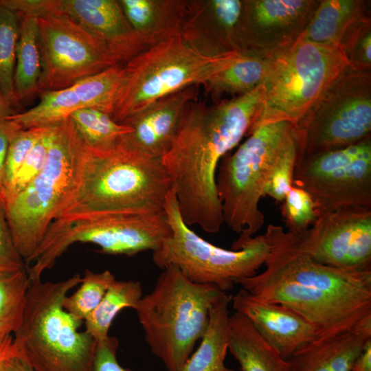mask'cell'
Wrapping results in <instances>:
<instances>
[{
    "label": "cell",
    "mask_w": 371,
    "mask_h": 371,
    "mask_svg": "<svg viewBox=\"0 0 371 371\" xmlns=\"http://www.w3.org/2000/svg\"><path fill=\"white\" fill-rule=\"evenodd\" d=\"M265 269L237 282L256 299L295 311L330 336L371 326V269L326 265L301 251L291 232L269 224Z\"/></svg>",
    "instance_id": "6da1fadb"
},
{
    "label": "cell",
    "mask_w": 371,
    "mask_h": 371,
    "mask_svg": "<svg viewBox=\"0 0 371 371\" xmlns=\"http://www.w3.org/2000/svg\"><path fill=\"white\" fill-rule=\"evenodd\" d=\"M263 87L207 105L194 100L186 107L167 153L161 159L188 225L207 233L223 225L216 174L222 158L247 136L262 100Z\"/></svg>",
    "instance_id": "7a4b0ae2"
},
{
    "label": "cell",
    "mask_w": 371,
    "mask_h": 371,
    "mask_svg": "<svg viewBox=\"0 0 371 371\" xmlns=\"http://www.w3.org/2000/svg\"><path fill=\"white\" fill-rule=\"evenodd\" d=\"M172 188L161 159L140 153L123 138L104 148L85 143L78 182L55 219L160 213Z\"/></svg>",
    "instance_id": "3957f363"
},
{
    "label": "cell",
    "mask_w": 371,
    "mask_h": 371,
    "mask_svg": "<svg viewBox=\"0 0 371 371\" xmlns=\"http://www.w3.org/2000/svg\"><path fill=\"white\" fill-rule=\"evenodd\" d=\"M298 142L296 126L278 122L259 126L234 153L221 160L216 189L223 223L239 236L232 250H239L262 228L265 215L259 208L274 168Z\"/></svg>",
    "instance_id": "277c9868"
},
{
    "label": "cell",
    "mask_w": 371,
    "mask_h": 371,
    "mask_svg": "<svg viewBox=\"0 0 371 371\" xmlns=\"http://www.w3.org/2000/svg\"><path fill=\"white\" fill-rule=\"evenodd\" d=\"M81 280L75 274L57 282H30L12 345L34 371H91L96 341L78 331L83 321L63 307L68 291Z\"/></svg>",
    "instance_id": "5b68a950"
},
{
    "label": "cell",
    "mask_w": 371,
    "mask_h": 371,
    "mask_svg": "<svg viewBox=\"0 0 371 371\" xmlns=\"http://www.w3.org/2000/svg\"><path fill=\"white\" fill-rule=\"evenodd\" d=\"M223 291L188 279L175 266L163 269L135 311L151 352L167 371H181L204 335L211 306Z\"/></svg>",
    "instance_id": "8992f818"
},
{
    "label": "cell",
    "mask_w": 371,
    "mask_h": 371,
    "mask_svg": "<svg viewBox=\"0 0 371 371\" xmlns=\"http://www.w3.org/2000/svg\"><path fill=\"white\" fill-rule=\"evenodd\" d=\"M84 150L85 143L70 117L56 124L43 168L5 203L9 228L26 267L76 186Z\"/></svg>",
    "instance_id": "52a82bcc"
},
{
    "label": "cell",
    "mask_w": 371,
    "mask_h": 371,
    "mask_svg": "<svg viewBox=\"0 0 371 371\" xmlns=\"http://www.w3.org/2000/svg\"><path fill=\"white\" fill-rule=\"evenodd\" d=\"M238 53H208L182 33L146 48L124 65L111 117L122 123L163 97L203 85Z\"/></svg>",
    "instance_id": "ba28073f"
},
{
    "label": "cell",
    "mask_w": 371,
    "mask_h": 371,
    "mask_svg": "<svg viewBox=\"0 0 371 371\" xmlns=\"http://www.w3.org/2000/svg\"><path fill=\"white\" fill-rule=\"evenodd\" d=\"M348 65L339 47L303 40L271 56L261 105L247 136L271 123L285 121L296 126Z\"/></svg>",
    "instance_id": "9c48e42d"
},
{
    "label": "cell",
    "mask_w": 371,
    "mask_h": 371,
    "mask_svg": "<svg viewBox=\"0 0 371 371\" xmlns=\"http://www.w3.org/2000/svg\"><path fill=\"white\" fill-rule=\"evenodd\" d=\"M171 229L164 212L150 214H107L54 219L27 265L30 282L76 243H93L100 252L133 256L158 249Z\"/></svg>",
    "instance_id": "30bf717a"
},
{
    "label": "cell",
    "mask_w": 371,
    "mask_h": 371,
    "mask_svg": "<svg viewBox=\"0 0 371 371\" xmlns=\"http://www.w3.org/2000/svg\"><path fill=\"white\" fill-rule=\"evenodd\" d=\"M164 210L171 234L153 252L157 267L175 266L190 281L227 292L264 265L269 253L265 234L254 236L239 250H228L206 241L190 228L180 214L173 188L166 196Z\"/></svg>",
    "instance_id": "8fae6325"
},
{
    "label": "cell",
    "mask_w": 371,
    "mask_h": 371,
    "mask_svg": "<svg viewBox=\"0 0 371 371\" xmlns=\"http://www.w3.org/2000/svg\"><path fill=\"white\" fill-rule=\"evenodd\" d=\"M296 128L297 161L370 137L371 71L348 65L311 106Z\"/></svg>",
    "instance_id": "7c38bea8"
},
{
    "label": "cell",
    "mask_w": 371,
    "mask_h": 371,
    "mask_svg": "<svg viewBox=\"0 0 371 371\" xmlns=\"http://www.w3.org/2000/svg\"><path fill=\"white\" fill-rule=\"evenodd\" d=\"M293 185L308 194L317 216L344 207L371 208V137L302 157L295 169Z\"/></svg>",
    "instance_id": "4fadbf2b"
},
{
    "label": "cell",
    "mask_w": 371,
    "mask_h": 371,
    "mask_svg": "<svg viewBox=\"0 0 371 371\" xmlns=\"http://www.w3.org/2000/svg\"><path fill=\"white\" fill-rule=\"evenodd\" d=\"M37 25L38 91L62 89L117 65L98 40L68 17L40 16Z\"/></svg>",
    "instance_id": "5bb4252c"
},
{
    "label": "cell",
    "mask_w": 371,
    "mask_h": 371,
    "mask_svg": "<svg viewBox=\"0 0 371 371\" xmlns=\"http://www.w3.org/2000/svg\"><path fill=\"white\" fill-rule=\"evenodd\" d=\"M292 234L300 249L316 262L344 269H371V208L328 212L317 216L306 230Z\"/></svg>",
    "instance_id": "9a60e30c"
},
{
    "label": "cell",
    "mask_w": 371,
    "mask_h": 371,
    "mask_svg": "<svg viewBox=\"0 0 371 371\" xmlns=\"http://www.w3.org/2000/svg\"><path fill=\"white\" fill-rule=\"evenodd\" d=\"M35 17L65 16L76 22L106 49L117 65H124L148 48L116 0H31Z\"/></svg>",
    "instance_id": "2e32d148"
},
{
    "label": "cell",
    "mask_w": 371,
    "mask_h": 371,
    "mask_svg": "<svg viewBox=\"0 0 371 371\" xmlns=\"http://www.w3.org/2000/svg\"><path fill=\"white\" fill-rule=\"evenodd\" d=\"M320 0H244L243 52L269 57L297 41Z\"/></svg>",
    "instance_id": "e0dca14e"
},
{
    "label": "cell",
    "mask_w": 371,
    "mask_h": 371,
    "mask_svg": "<svg viewBox=\"0 0 371 371\" xmlns=\"http://www.w3.org/2000/svg\"><path fill=\"white\" fill-rule=\"evenodd\" d=\"M123 75L124 65H116L68 87L43 91L36 105L8 119L30 128L54 126L82 109H97L111 116Z\"/></svg>",
    "instance_id": "ac0fdd59"
},
{
    "label": "cell",
    "mask_w": 371,
    "mask_h": 371,
    "mask_svg": "<svg viewBox=\"0 0 371 371\" xmlns=\"http://www.w3.org/2000/svg\"><path fill=\"white\" fill-rule=\"evenodd\" d=\"M244 0L188 1L182 34L211 54L243 52Z\"/></svg>",
    "instance_id": "d6986e66"
},
{
    "label": "cell",
    "mask_w": 371,
    "mask_h": 371,
    "mask_svg": "<svg viewBox=\"0 0 371 371\" xmlns=\"http://www.w3.org/2000/svg\"><path fill=\"white\" fill-rule=\"evenodd\" d=\"M232 302L235 312L245 315L284 359L318 337L316 328L295 311L260 301L244 289L232 296Z\"/></svg>",
    "instance_id": "ffe728a7"
},
{
    "label": "cell",
    "mask_w": 371,
    "mask_h": 371,
    "mask_svg": "<svg viewBox=\"0 0 371 371\" xmlns=\"http://www.w3.org/2000/svg\"><path fill=\"white\" fill-rule=\"evenodd\" d=\"M198 93L197 85L184 88L131 116L122 122L132 129L124 141L140 153L161 159L175 137L186 107L197 100Z\"/></svg>",
    "instance_id": "44dd1931"
},
{
    "label": "cell",
    "mask_w": 371,
    "mask_h": 371,
    "mask_svg": "<svg viewBox=\"0 0 371 371\" xmlns=\"http://www.w3.org/2000/svg\"><path fill=\"white\" fill-rule=\"evenodd\" d=\"M371 340V328L319 337L297 350L287 360L291 371H350Z\"/></svg>",
    "instance_id": "7402d4cb"
},
{
    "label": "cell",
    "mask_w": 371,
    "mask_h": 371,
    "mask_svg": "<svg viewBox=\"0 0 371 371\" xmlns=\"http://www.w3.org/2000/svg\"><path fill=\"white\" fill-rule=\"evenodd\" d=\"M119 3L148 47L181 33L188 1L120 0Z\"/></svg>",
    "instance_id": "603a6c76"
},
{
    "label": "cell",
    "mask_w": 371,
    "mask_h": 371,
    "mask_svg": "<svg viewBox=\"0 0 371 371\" xmlns=\"http://www.w3.org/2000/svg\"><path fill=\"white\" fill-rule=\"evenodd\" d=\"M369 5L363 0H320L298 40L340 48L355 26L370 15Z\"/></svg>",
    "instance_id": "cb8c5ba5"
},
{
    "label": "cell",
    "mask_w": 371,
    "mask_h": 371,
    "mask_svg": "<svg viewBox=\"0 0 371 371\" xmlns=\"http://www.w3.org/2000/svg\"><path fill=\"white\" fill-rule=\"evenodd\" d=\"M228 350L241 371H291L281 357L243 314L235 312L229 319Z\"/></svg>",
    "instance_id": "d4e9b609"
},
{
    "label": "cell",
    "mask_w": 371,
    "mask_h": 371,
    "mask_svg": "<svg viewBox=\"0 0 371 371\" xmlns=\"http://www.w3.org/2000/svg\"><path fill=\"white\" fill-rule=\"evenodd\" d=\"M232 295L223 292L211 306L206 331L181 371H234L225 366L229 344L228 306Z\"/></svg>",
    "instance_id": "484cf974"
},
{
    "label": "cell",
    "mask_w": 371,
    "mask_h": 371,
    "mask_svg": "<svg viewBox=\"0 0 371 371\" xmlns=\"http://www.w3.org/2000/svg\"><path fill=\"white\" fill-rule=\"evenodd\" d=\"M270 56L240 52L226 67L212 76L203 85L212 98L224 94H246L262 85Z\"/></svg>",
    "instance_id": "4316f807"
},
{
    "label": "cell",
    "mask_w": 371,
    "mask_h": 371,
    "mask_svg": "<svg viewBox=\"0 0 371 371\" xmlns=\"http://www.w3.org/2000/svg\"><path fill=\"white\" fill-rule=\"evenodd\" d=\"M41 72L37 18L23 16L16 48L15 98L23 99L38 91Z\"/></svg>",
    "instance_id": "83f0119b"
},
{
    "label": "cell",
    "mask_w": 371,
    "mask_h": 371,
    "mask_svg": "<svg viewBox=\"0 0 371 371\" xmlns=\"http://www.w3.org/2000/svg\"><path fill=\"white\" fill-rule=\"evenodd\" d=\"M143 297L139 282L115 280L98 306L84 320L85 331L96 341L109 337V330L117 314L124 308L135 310Z\"/></svg>",
    "instance_id": "f1b7e54d"
},
{
    "label": "cell",
    "mask_w": 371,
    "mask_h": 371,
    "mask_svg": "<svg viewBox=\"0 0 371 371\" xmlns=\"http://www.w3.org/2000/svg\"><path fill=\"white\" fill-rule=\"evenodd\" d=\"M30 284L26 267H0L1 337L12 335L19 327Z\"/></svg>",
    "instance_id": "f546056e"
},
{
    "label": "cell",
    "mask_w": 371,
    "mask_h": 371,
    "mask_svg": "<svg viewBox=\"0 0 371 371\" xmlns=\"http://www.w3.org/2000/svg\"><path fill=\"white\" fill-rule=\"evenodd\" d=\"M69 117L83 142L91 148L111 146L132 132L128 125L118 123L111 115L94 109H79Z\"/></svg>",
    "instance_id": "4dcf8cb0"
},
{
    "label": "cell",
    "mask_w": 371,
    "mask_h": 371,
    "mask_svg": "<svg viewBox=\"0 0 371 371\" xmlns=\"http://www.w3.org/2000/svg\"><path fill=\"white\" fill-rule=\"evenodd\" d=\"M19 14L0 2V91L12 102L16 48L19 35Z\"/></svg>",
    "instance_id": "1f68e13d"
},
{
    "label": "cell",
    "mask_w": 371,
    "mask_h": 371,
    "mask_svg": "<svg viewBox=\"0 0 371 371\" xmlns=\"http://www.w3.org/2000/svg\"><path fill=\"white\" fill-rule=\"evenodd\" d=\"M115 280L109 270L95 273L87 269L78 290L71 295L65 297L63 308L76 319L84 321L98 306Z\"/></svg>",
    "instance_id": "d6a6232c"
},
{
    "label": "cell",
    "mask_w": 371,
    "mask_h": 371,
    "mask_svg": "<svg viewBox=\"0 0 371 371\" xmlns=\"http://www.w3.org/2000/svg\"><path fill=\"white\" fill-rule=\"evenodd\" d=\"M282 214L287 231L292 233L306 230L317 218L311 196L304 190L294 185L282 201Z\"/></svg>",
    "instance_id": "836d02e7"
},
{
    "label": "cell",
    "mask_w": 371,
    "mask_h": 371,
    "mask_svg": "<svg viewBox=\"0 0 371 371\" xmlns=\"http://www.w3.org/2000/svg\"><path fill=\"white\" fill-rule=\"evenodd\" d=\"M55 125L40 138L27 156L12 183L3 193L4 203L25 188L43 168Z\"/></svg>",
    "instance_id": "e575fe53"
},
{
    "label": "cell",
    "mask_w": 371,
    "mask_h": 371,
    "mask_svg": "<svg viewBox=\"0 0 371 371\" xmlns=\"http://www.w3.org/2000/svg\"><path fill=\"white\" fill-rule=\"evenodd\" d=\"M51 126L22 128L15 133L10 142L8 151L2 195L12 183L36 143Z\"/></svg>",
    "instance_id": "d590c367"
},
{
    "label": "cell",
    "mask_w": 371,
    "mask_h": 371,
    "mask_svg": "<svg viewBox=\"0 0 371 371\" xmlns=\"http://www.w3.org/2000/svg\"><path fill=\"white\" fill-rule=\"evenodd\" d=\"M352 67L371 71L370 15L362 19L349 33L340 47Z\"/></svg>",
    "instance_id": "8d00e7d4"
},
{
    "label": "cell",
    "mask_w": 371,
    "mask_h": 371,
    "mask_svg": "<svg viewBox=\"0 0 371 371\" xmlns=\"http://www.w3.org/2000/svg\"><path fill=\"white\" fill-rule=\"evenodd\" d=\"M298 142L287 150L276 164L266 189V196L282 202L293 185V175L298 160Z\"/></svg>",
    "instance_id": "74e56055"
},
{
    "label": "cell",
    "mask_w": 371,
    "mask_h": 371,
    "mask_svg": "<svg viewBox=\"0 0 371 371\" xmlns=\"http://www.w3.org/2000/svg\"><path fill=\"white\" fill-rule=\"evenodd\" d=\"M0 267H26L14 245L6 218L5 203L0 198Z\"/></svg>",
    "instance_id": "f35d334b"
},
{
    "label": "cell",
    "mask_w": 371,
    "mask_h": 371,
    "mask_svg": "<svg viewBox=\"0 0 371 371\" xmlns=\"http://www.w3.org/2000/svg\"><path fill=\"white\" fill-rule=\"evenodd\" d=\"M118 345V339L109 335L105 339L96 342L91 371H130L121 366L117 360Z\"/></svg>",
    "instance_id": "ab89813d"
},
{
    "label": "cell",
    "mask_w": 371,
    "mask_h": 371,
    "mask_svg": "<svg viewBox=\"0 0 371 371\" xmlns=\"http://www.w3.org/2000/svg\"><path fill=\"white\" fill-rule=\"evenodd\" d=\"M21 126L16 122L6 119L0 122V198L2 199L5 161L10 142Z\"/></svg>",
    "instance_id": "60d3db41"
},
{
    "label": "cell",
    "mask_w": 371,
    "mask_h": 371,
    "mask_svg": "<svg viewBox=\"0 0 371 371\" xmlns=\"http://www.w3.org/2000/svg\"><path fill=\"white\" fill-rule=\"evenodd\" d=\"M12 344L1 358L2 371H34L14 351Z\"/></svg>",
    "instance_id": "b9f144b4"
},
{
    "label": "cell",
    "mask_w": 371,
    "mask_h": 371,
    "mask_svg": "<svg viewBox=\"0 0 371 371\" xmlns=\"http://www.w3.org/2000/svg\"><path fill=\"white\" fill-rule=\"evenodd\" d=\"M350 371H371V340L353 362Z\"/></svg>",
    "instance_id": "7bdbcfd3"
},
{
    "label": "cell",
    "mask_w": 371,
    "mask_h": 371,
    "mask_svg": "<svg viewBox=\"0 0 371 371\" xmlns=\"http://www.w3.org/2000/svg\"><path fill=\"white\" fill-rule=\"evenodd\" d=\"M16 113L11 107V102L0 91V122L9 118Z\"/></svg>",
    "instance_id": "ee69618b"
},
{
    "label": "cell",
    "mask_w": 371,
    "mask_h": 371,
    "mask_svg": "<svg viewBox=\"0 0 371 371\" xmlns=\"http://www.w3.org/2000/svg\"><path fill=\"white\" fill-rule=\"evenodd\" d=\"M13 337L12 335L6 337H0V357L2 356L10 347L12 343Z\"/></svg>",
    "instance_id": "f6af8a7d"
},
{
    "label": "cell",
    "mask_w": 371,
    "mask_h": 371,
    "mask_svg": "<svg viewBox=\"0 0 371 371\" xmlns=\"http://www.w3.org/2000/svg\"><path fill=\"white\" fill-rule=\"evenodd\" d=\"M2 356H3V355H2ZM2 356L0 357V371H2V370H1V358Z\"/></svg>",
    "instance_id": "bcb514c9"
}]
</instances>
